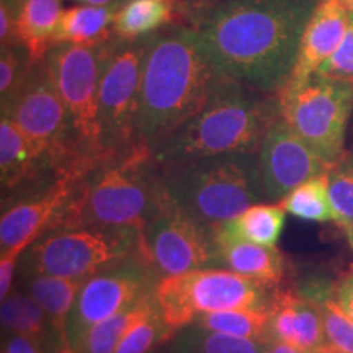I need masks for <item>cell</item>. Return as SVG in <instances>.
Instances as JSON below:
<instances>
[{
    "label": "cell",
    "mask_w": 353,
    "mask_h": 353,
    "mask_svg": "<svg viewBox=\"0 0 353 353\" xmlns=\"http://www.w3.org/2000/svg\"><path fill=\"white\" fill-rule=\"evenodd\" d=\"M321 0H224L198 19L201 50L221 77L280 95Z\"/></svg>",
    "instance_id": "cell-1"
},
{
    "label": "cell",
    "mask_w": 353,
    "mask_h": 353,
    "mask_svg": "<svg viewBox=\"0 0 353 353\" xmlns=\"http://www.w3.org/2000/svg\"><path fill=\"white\" fill-rule=\"evenodd\" d=\"M221 79L193 28L180 26L149 39L136 118V144L156 151L200 113Z\"/></svg>",
    "instance_id": "cell-2"
},
{
    "label": "cell",
    "mask_w": 353,
    "mask_h": 353,
    "mask_svg": "<svg viewBox=\"0 0 353 353\" xmlns=\"http://www.w3.org/2000/svg\"><path fill=\"white\" fill-rule=\"evenodd\" d=\"M162 174L152 151L134 144L120 157L100 162L72 193L57 219L61 228H103L141 231L169 208Z\"/></svg>",
    "instance_id": "cell-3"
},
{
    "label": "cell",
    "mask_w": 353,
    "mask_h": 353,
    "mask_svg": "<svg viewBox=\"0 0 353 353\" xmlns=\"http://www.w3.org/2000/svg\"><path fill=\"white\" fill-rule=\"evenodd\" d=\"M280 99L223 77L200 113L152 152L159 167L226 154L259 152Z\"/></svg>",
    "instance_id": "cell-4"
},
{
    "label": "cell",
    "mask_w": 353,
    "mask_h": 353,
    "mask_svg": "<svg viewBox=\"0 0 353 353\" xmlns=\"http://www.w3.org/2000/svg\"><path fill=\"white\" fill-rule=\"evenodd\" d=\"M159 169L170 205L211 231L267 201L257 152L203 157Z\"/></svg>",
    "instance_id": "cell-5"
},
{
    "label": "cell",
    "mask_w": 353,
    "mask_h": 353,
    "mask_svg": "<svg viewBox=\"0 0 353 353\" xmlns=\"http://www.w3.org/2000/svg\"><path fill=\"white\" fill-rule=\"evenodd\" d=\"M273 288L223 268H205L162 278L156 301L167 325L176 332L211 312L270 307Z\"/></svg>",
    "instance_id": "cell-6"
},
{
    "label": "cell",
    "mask_w": 353,
    "mask_h": 353,
    "mask_svg": "<svg viewBox=\"0 0 353 353\" xmlns=\"http://www.w3.org/2000/svg\"><path fill=\"white\" fill-rule=\"evenodd\" d=\"M141 252V231L103 228H61L26 249V273L69 280L87 278Z\"/></svg>",
    "instance_id": "cell-7"
},
{
    "label": "cell",
    "mask_w": 353,
    "mask_h": 353,
    "mask_svg": "<svg viewBox=\"0 0 353 353\" xmlns=\"http://www.w3.org/2000/svg\"><path fill=\"white\" fill-rule=\"evenodd\" d=\"M278 99L281 118L330 169L347 156L345 134L353 112L352 83L316 74L301 87L281 92Z\"/></svg>",
    "instance_id": "cell-8"
},
{
    "label": "cell",
    "mask_w": 353,
    "mask_h": 353,
    "mask_svg": "<svg viewBox=\"0 0 353 353\" xmlns=\"http://www.w3.org/2000/svg\"><path fill=\"white\" fill-rule=\"evenodd\" d=\"M103 46L88 48L61 44L48 52L44 64L57 94L64 101L81 156L99 165L110 156L103 148L99 117V83Z\"/></svg>",
    "instance_id": "cell-9"
},
{
    "label": "cell",
    "mask_w": 353,
    "mask_h": 353,
    "mask_svg": "<svg viewBox=\"0 0 353 353\" xmlns=\"http://www.w3.org/2000/svg\"><path fill=\"white\" fill-rule=\"evenodd\" d=\"M2 114H7L26 138L50 156L51 164H59L61 172L77 170L85 174L95 167L74 145L68 144L69 134H72L68 110L44 61L33 65L12 107Z\"/></svg>",
    "instance_id": "cell-10"
},
{
    "label": "cell",
    "mask_w": 353,
    "mask_h": 353,
    "mask_svg": "<svg viewBox=\"0 0 353 353\" xmlns=\"http://www.w3.org/2000/svg\"><path fill=\"white\" fill-rule=\"evenodd\" d=\"M161 280L143 252L87 278L79 290L65 327L68 348L92 325L154 296Z\"/></svg>",
    "instance_id": "cell-11"
},
{
    "label": "cell",
    "mask_w": 353,
    "mask_h": 353,
    "mask_svg": "<svg viewBox=\"0 0 353 353\" xmlns=\"http://www.w3.org/2000/svg\"><path fill=\"white\" fill-rule=\"evenodd\" d=\"M148 41L112 48L103 44L99 83V117L103 148L110 157L136 143V118Z\"/></svg>",
    "instance_id": "cell-12"
},
{
    "label": "cell",
    "mask_w": 353,
    "mask_h": 353,
    "mask_svg": "<svg viewBox=\"0 0 353 353\" xmlns=\"http://www.w3.org/2000/svg\"><path fill=\"white\" fill-rule=\"evenodd\" d=\"M141 252L161 278L214 268L216 231L170 205L145 224Z\"/></svg>",
    "instance_id": "cell-13"
},
{
    "label": "cell",
    "mask_w": 353,
    "mask_h": 353,
    "mask_svg": "<svg viewBox=\"0 0 353 353\" xmlns=\"http://www.w3.org/2000/svg\"><path fill=\"white\" fill-rule=\"evenodd\" d=\"M257 156L260 183L267 203H280L301 183L330 170L281 114L268 126Z\"/></svg>",
    "instance_id": "cell-14"
},
{
    "label": "cell",
    "mask_w": 353,
    "mask_h": 353,
    "mask_svg": "<svg viewBox=\"0 0 353 353\" xmlns=\"http://www.w3.org/2000/svg\"><path fill=\"white\" fill-rule=\"evenodd\" d=\"M81 176L76 172H63L41 195L17 203L3 211L0 218L2 252L20 244L32 247L46 228L56 226L61 213L72 196L77 179Z\"/></svg>",
    "instance_id": "cell-15"
},
{
    "label": "cell",
    "mask_w": 353,
    "mask_h": 353,
    "mask_svg": "<svg viewBox=\"0 0 353 353\" xmlns=\"http://www.w3.org/2000/svg\"><path fill=\"white\" fill-rule=\"evenodd\" d=\"M352 13L342 0H321L317 3L303 33L293 76L281 92L294 90L316 76L321 65L341 46Z\"/></svg>",
    "instance_id": "cell-16"
},
{
    "label": "cell",
    "mask_w": 353,
    "mask_h": 353,
    "mask_svg": "<svg viewBox=\"0 0 353 353\" xmlns=\"http://www.w3.org/2000/svg\"><path fill=\"white\" fill-rule=\"evenodd\" d=\"M268 337L307 353L327 345L319 304L296 291L275 290L270 304Z\"/></svg>",
    "instance_id": "cell-17"
},
{
    "label": "cell",
    "mask_w": 353,
    "mask_h": 353,
    "mask_svg": "<svg viewBox=\"0 0 353 353\" xmlns=\"http://www.w3.org/2000/svg\"><path fill=\"white\" fill-rule=\"evenodd\" d=\"M260 283L276 286L285 273L283 255L276 247L216 234V265Z\"/></svg>",
    "instance_id": "cell-18"
},
{
    "label": "cell",
    "mask_w": 353,
    "mask_h": 353,
    "mask_svg": "<svg viewBox=\"0 0 353 353\" xmlns=\"http://www.w3.org/2000/svg\"><path fill=\"white\" fill-rule=\"evenodd\" d=\"M51 159L21 132L7 114L0 118V182L2 190L20 187Z\"/></svg>",
    "instance_id": "cell-19"
},
{
    "label": "cell",
    "mask_w": 353,
    "mask_h": 353,
    "mask_svg": "<svg viewBox=\"0 0 353 353\" xmlns=\"http://www.w3.org/2000/svg\"><path fill=\"white\" fill-rule=\"evenodd\" d=\"M118 10V6L97 7L85 3L64 8L52 38V48L61 44L88 48L103 46L112 33H114L113 23Z\"/></svg>",
    "instance_id": "cell-20"
},
{
    "label": "cell",
    "mask_w": 353,
    "mask_h": 353,
    "mask_svg": "<svg viewBox=\"0 0 353 353\" xmlns=\"http://www.w3.org/2000/svg\"><path fill=\"white\" fill-rule=\"evenodd\" d=\"M61 12V0H25L17 12V43L33 64L43 63L52 50Z\"/></svg>",
    "instance_id": "cell-21"
},
{
    "label": "cell",
    "mask_w": 353,
    "mask_h": 353,
    "mask_svg": "<svg viewBox=\"0 0 353 353\" xmlns=\"http://www.w3.org/2000/svg\"><path fill=\"white\" fill-rule=\"evenodd\" d=\"M157 309L156 294L87 329L65 353H114L123 337Z\"/></svg>",
    "instance_id": "cell-22"
},
{
    "label": "cell",
    "mask_w": 353,
    "mask_h": 353,
    "mask_svg": "<svg viewBox=\"0 0 353 353\" xmlns=\"http://www.w3.org/2000/svg\"><path fill=\"white\" fill-rule=\"evenodd\" d=\"M2 325L12 334H20L33 341L38 347L50 348L59 343L68 352V345L52 327L43 307L23 291H12L2 301Z\"/></svg>",
    "instance_id": "cell-23"
},
{
    "label": "cell",
    "mask_w": 353,
    "mask_h": 353,
    "mask_svg": "<svg viewBox=\"0 0 353 353\" xmlns=\"http://www.w3.org/2000/svg\"><path fill=\"white\" fill-rule=\"evenodd\" d=\"M25 276V293H28L43 307V311L50 317L52 327L68 345L65 327L83 281L41 275V273H26Z\"/></svg>",
    "instance_id": "cell-24"
},
{
    "label": "cell",
    "mask_w": 353,
    "mask_h": 353,
    "mask_svg": "<svg viewBox=\"0 0 353 353\" xmlns=\"http://www.w3.org/2000/svg\"><path fill=\"white\" fill-rule=\"evenodd\" d=\"M285 214L281 203H257L236 219L221 226L216 234L276 247L285 228Z\"/></svg>",
    "instance_id": "cell-25"
},
{
    "label": "cell",
    "mask_w": 353,
    "mask_h": 353,
    "mask_svg": "<svg viewBox=\"0 0 353 353\" xmlns=\"http://www.w3.org/2000/svg\"><path fill=\"white\" fill-rule=\"evenodd\" d=\"M179 0H126L117 12L113 32L125 41H134L174 20Z\"/></svg>",
    "instance_id": "cell-26"
},
{
    "label": "cell",
    "mask_w": 353,
    "mask_h": 353,
    "mask_svg": "<svg viewBox=\"0 0 353 353\" xmlns=\"http://www.w3.org/2000/svg\"><path fill=\"white\" fill-rule=\"evenodd\" d=\"M162 353H265V342L231 337L190 324L172 335Z\"/></svg>",
    "instance_id": "cell-27"
},
{
    "label": "cell",
    "mask_w": 353,
    "mask_h": 353,
    "mask_svg": "<svg viewBox=\"0 0 353 353\" xmlns=\"http://www.w3.org/2000/svg\"><path fill=\"white\" fill-rule=\"evenodd\" d=\"M270 307L267 309H229L205 314L193 322L198 327L247 341H267Z\"/></svg>",
    "instance_id": "cell-28"
},
{
    "label": "cell",
    "mask_w": 353,
    "mask_h": 353,
    "mask_svg": "<svg viewBox=\"0 0 353 353\" xmlns=\"http://www.w3.org/2000/svg\"><path fill=\"white\" fill-rule=\"evenodd\" d=\"M327 174L307 180L294 188L288 196H285L280 203L286 213L309 223H330V221L335 223L329 198Z\"/></svg>",
    "instance_id": "cell-29"
},
{
    "label": "cell",
    "mask_w": 353,
    "mask_h": 353,
    "mask_svg": "<svg viewBox=\"0 0 353 353\" xmlns=\"http://www.w3.org/2000/svg\"><path fill=\"white\" fill-rule=\"evenodd\" d=\"M334 286L321 283L311 285L304 296L319 304L327 345L342 353H353V319L339 307L332 298Z\"/></svg>",
    "instance_id": "cell-30"
},
{
    "label": "cell",
    "mask_w": 353,
    "mask_h": 353,
    "mask_svg": "<svg viewBox=\"0 0 353 353\" xmlns=\"http://www.w3.org/2000/svg\"><path fill=\"white\" fill-rule=\"evenodd\" d=\"M33 63L20 44L2 48L0 52V100L2 113H7L13 100L23 87L26 77L33 69Z\"/></svg>",
    "instance_id": "cell-31"
},
{
    "label": "cell",
    "mask_w": 353,
    "mask_h": 353,
    "mask_svg": "<svg viewBox=\"0 0 353 353\" xmlns=\"http://www.w3.org/2000/svg\"><path fill=\"white\" fill-rule=\"evenodd\" d=\"M327 185L335 223L342 229L353 226V154L329 170Z\"/></svg>",
    "instance_id": "cell-32"
},
{
    "label": "cell",
    "mask_w": 353,
    "mask_h": 353,
    "mask_svg": "<svg viewBox=\"0 0 353 353\" xmlns=\"http://www.w3.org/2000/svg\"><path fill=\"white\" fill-rule=\"evenodd\" d=\"M175 332L162 317L159 306L152 314L132 327L118 345L114 353H151L157 347L164 345Z\"/></svg>",
    "instance_id": "cell-33"
},
{
    "label": "cell",
    "mask_w": 353,
    "mask_h": 353,
    "mask_svg": "<svg viewBox=\"0 0 353 353\" xmlns=\"http://www.w3.org/2000/svg\"><path fill=\"white\" fill-rule=\"evenodd\" d=\"M317 74L353 85V15L341 46L321 65Z\"/></svg>",
    "instance_id": "cell-34"
},
{
    "label": "cell",
    "mask_w": 353,
    "mask_h": 353,
    "mask_svg": "<svg viewBox=\"0 0 353 353\" xmlns=\"http://www.w3.org/2000/svg\"><path fill=\"white\" fill-rule=\"evenodd\" d=\"M28 247L30 245L26 244H20L13 247L10 250L2 252V257H0V299H2V301L12 293L17 263L20 262V257L26 252Z\"/></svg>",
    "instance_id": "cell-35"
},
{
    "label": "cell",
    "mask_w": 353,
    "mask_h": 353,
    "mask_svg": "<svg viewBox=\"0 0 353 353\" xmlns=\"http://www.w3.org/2000/svg\"><path fill=\"white\" fill-rule=\"evenodd\" d=\"M332 298L339 304V307L353 319V265L348 268L345 275L334 285Z\"/></svg>",
    "instance_id": "cell-36"
},
{
    "label": "cell",
    "mask_w": 353,
    "mask_h": 353,
    "mask_svg": "<svg viewBox=\"0 0 353 353\" xmlns=\"http://www.w3.org/2000/svg\"><path fill=\"white\" fill-rule=\"evenodd\" d=\"M0 43H2V48L19 44L17 43V10L3 0L0 3Z\"/></svg>",
    "instance_id": "cell-37"
},
{
    "label": "cell",
    "mask_w": 353,
    "mask_h": 353,
    "mask_svg": "<svg viewBox=\"0 0 353 353\" xmlns=\"http://www.w3.org/2000/svg\"><path fill=\"white\" fill-rule=\"evenodd\" d=\"M3 353H41L39 347L28 337L20 334H12L8 342L3 347Z\"/></svg>",
    "instance_id": "cell-38"
},
{
    "label": "cell",
    "mask_w": 353,
    "mask_h": 353,
    "mask_svg": "<svg viewBox=\"0 0 353 353\" xmlns=\"http://www.w3.org/2000/svg\"><path fill=\"white\" fill-rule=\"evenodd\" d=\"M265 342V353H307L301 350V348L290 345V343L273 341V339H267Z\"/></svg>",
    "instance_id": "cell-39"
},
{
    "label": "cell",
    "mask_w": 353,
    "mask_h": 353,
    "mask_svg": "<svg viewBox=\"0 0 353 353\" xmlns=\"http://www.w3.org/2000/svg\"><path fill=\"white\" fill-rule=\"evenodd\" d=\"M79 3H85V6H97V7H121L126 0H76Z\"/></svg>",
    "instance_id": "cell-40"
},
{
    "label": "cell",
    "mask_w": 353,
    "mask_h": 353,
    "mask_svg": "<svg viewBox=\"0 0 353 353\" xmlns=\"http://www.w3.org/2000/svg\"><path fill=\"white\" fill-rule=\"evenodd\" d=\"M343 232H345L348 244H350L352 250H353V226H348V228H345V229H343Z\"/></svg>",
    "instance_id": "cell-41"
},
{
    "label": "cell",
    "mask_w": 353,
    "mask_h": 353,
    "mask_svg": "<svg viewBox=\"0 0 353 353\" xmlns=\"http://www.w3.org/2000/svg\"><path fill=\"white\" fill-rule=\"evenodd\" d=\"M3 2H7L8 6H12L13 8H15L17 12H19V8L21 7V3H23L25 0H3Z\"/></svg>",
    "instance_id": "cell-42"
},
{
    "label": "cell",
    "mask_w": 353,
    "mask_h": 353,
    "mask_svg": "<svg viewBox=\"0 0 353 353\" xmlns=\"http://www.w3.org/2000/svg\"><path fill=\"white\" fill-rule=\"evenodd\" d=\"M316 353H342V352H339V350H335V348H332V347L325 345V347H322L321 350H317Z\"/></svg>",
    "instance_id": "cell-43"
},
{
    "label": "cell",
    "mask_w": 353,
    "mask_h": 353,
    "mask_svg": "<svg viewBox=\"0 0 353 353\" xmlns=\"http://www.w3.org/2000/svg\"><path fill=\"white\" fill-rule=\"evenodd\" d=\"M342 3L348 8V12H350L353 15V0H342Z\"/></svg>",
    "instance_id": "cell-44"
}]
</instances>
